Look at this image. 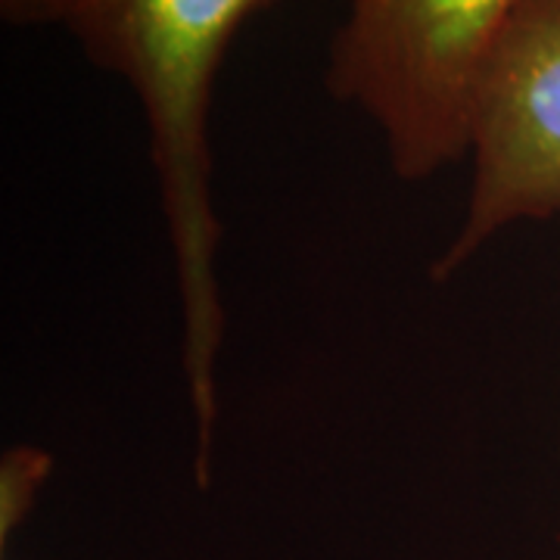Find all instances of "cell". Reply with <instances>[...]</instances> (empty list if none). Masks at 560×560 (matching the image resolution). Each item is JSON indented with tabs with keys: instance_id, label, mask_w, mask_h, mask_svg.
Here are the masks:
<instances>
[{
	"instance_id": "5b68a950",
	"label": "cell",
	"mask_w": 560,
	"mask_h": 560,
	"mask_svg": "<svg viewBox=\"0 0 560 560\" xmlns=\"http://www.w3.org/2000/svg\"><path fill=\"white\" fill-rule=\"evenodd\" d=\"M57 0H0V16L16 28H47L54 25Z\"/></svg>"
},
{
	"instance_id": "3957f363",
	"label": "cell",
	"mask_w": 560,
	"mask_h": 560,
	"mask_svg": "<svg viewBox=\"0 0 560 560\" xmlns=\"http://www.w3.org/2000/svg\"><path fill=\"white\" fill-rule=\"evenodd\" d=\"M470 190L430 278L452 280L508 228L560 219V0H523L482 69Z\"/></svg>"
},
{
	"instance_id": "7a4b0ae2",
	"label": "cell",
	"mask_w": 560,
	"mask_h": 560,
	"mask_svg": "<svg viewBox=\"0 0 560 560\" xmlns=\"http://www.w3.org/2000/svg\"><path fill=\"white\" fill-rule=\"evenodd\" d=\"M523 0H349L327 91L381 135L393 175L436 178L467 160L482 69Z\"/></svg>"
},
{
	"instance_id": "277c9868",
	"label": "cell",
	"mask_w": 560,
	"mask_h": 560,
	"mask_svg": "<svg viewBox=\"0 0 560 560\" xmlns=\"http://www.w3.org/2000/svg\"><path fill=\"white\" fill-rule=\"evenodd\" d=\"M54 474V455L40 445H13L0 458V548L20 533Z\"/></svg>"
},
{
	"instance_id": "6da1fadb",
	"label": "cell",
	"mask_w": 560,
	"mask_h": 560,
	"mask_svg": "<svg viewBox=\"0 0 560 560\" xmlns=\"http://www.w3.org/2000/svg\"><path fill=\"white\" fill-rule=\"evenodd\" d=\"M278 0H57L54 25L135 94L172 249L180 377L194 420V467L209 482L219 430L224 342L221 237L212 162V97L221 62L253 16Z\"/></svg>"
}]
</instances>
